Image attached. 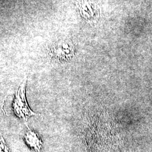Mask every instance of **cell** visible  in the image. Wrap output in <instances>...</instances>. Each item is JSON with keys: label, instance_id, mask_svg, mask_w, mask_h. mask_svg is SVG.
Instances as JSON below:
<instances>
[{"label": "cell", "instance_id": "obj_1", "mask_svg": "<svg viewBox=\"0 0 152 152\" xmlns=\"http://www.w3.org/2000/svg\"><path fill=\"white\" fill-rule=\"evenodd\" d=\"M26 84L27 80H25L18 88L14 96L12 98V100L10 102L11 104L9 106V109H7L9 110V112L6 114L8 115V113L11 112L20 119L23 120L26 125H27L26 122L28 118L31 116H38L40 114L34 113L28 104L26 96ZM7 110L4 112H5Z\"/></svg>", "mask_w": 152, "mask_h": 152}, {"label": "cell", "instance_id": "obj_2", "mask_svg": "<svg viewBox=\"0 0 152 152\" xmlns=\"http://www.w3.org/2000/svg\"><path fill=\"white\" fill-rule=\"evenodd\" d=\"M49 54L51 60L55 62L66 63L74 57L75 47L70 40H59L50 47Z\"/></svg>", "mask_w": 152, "mask_h": 152}, {"label": "cell", "instance_id": "obj_3", "mask_svg": "<svg viewBox=\"0 0 152 152\" xmlns=\"http://www.w3.org/2000/svg\"><path fill=\"white\" fill-rule=\"evenodd\" d=\"M81 16L87 22L96 20L99 16L97 6L93 0H73Z\"/></svg>", "mask_w": 152, "mask_h": 152}, {"label": "cell", "instance_id": "obj_4", "mask_svg": "<svg viewBox=\"0 0 152 152\" xmlns=\"http://www.w3.org/2000/svg\"><path fill=\"white\" fill-rule=\"evenodd\" d=\"M27 131L24 134V140L28 145L37 152H40L42 145V142L38 134L29 128L27 125Z\"/></svg>", "mask_w": 152, "mask_h": 152}, {"label": "cell", "instance_id": "obj_5", "mask_svg": "<svg viewBox=\"0 0 152 152\" xmlns=\"http://www.w3.org/2000/svg\"><path fill=\"white\" fill-rule=\"evenodd\" d=\"M1 152H9V149L7 148V146L6 145L5 143L4 140L2 137V136H1Z\"/></svg>", "mask_w": 152, "mask_h": 152}]
</instances>
